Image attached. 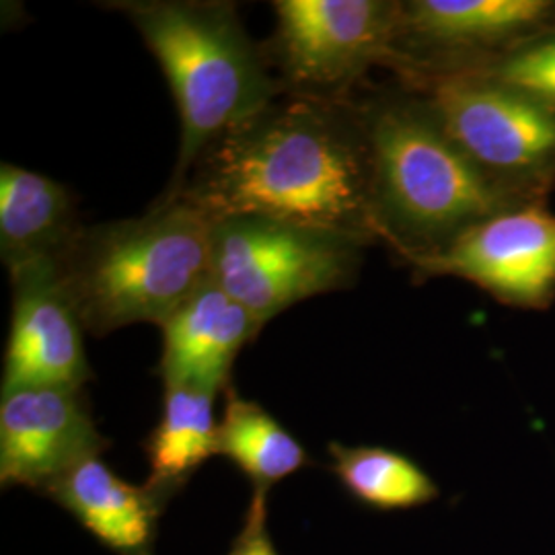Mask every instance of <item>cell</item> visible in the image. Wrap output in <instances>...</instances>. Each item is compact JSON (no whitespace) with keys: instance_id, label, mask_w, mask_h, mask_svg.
<instances>
[{"instance_id":"6da1fadb","label":"cell","mask_w":555,"mask_h":555,"mask_svg":"<svg viewBox=\"0 0 555 555\" xmlns=\"http://www.w3.org/2000/svg\"><path fill=\"white\" fill-rule=\"evenodd\" d=\"M212 219L258 217L378 241L373 165L352 100L282 93L199 155L178 192Z\"/></svg>"},{"instance_id":"30bf717a","label":"cell","mask_w":555,"mask_h":555,"mask_svg":"<svg viewBox=\"0 0 555 555\" xmlns=\"http://www.w3.org/2000/svg\"><path fill=\"white\" fill-rule=\"evenodd\" d=\"M552 0H412L401 2V62L440 64L494 59L552 31Z\"/></svg>"},{"instance_id":"d6986e66","label":"cell","mask_w":555,"mask_h":555,"mask_svg":"<svg viewBox=\"0 0 555 555\" xmlns=\"http://www.w3.org/2000/svg\"><path fill=\"white\" fill-rule=\"evenodd\" d=\"M263 502H266V494L256 492L245 531L238 537L237 547L231 552V555H278L270 537L266 533Z\"/></svg>"},{"instance_id":"5b68a950","label":"cell","mask_w":555,"mask_h":555,"mask_svg":"<svg viewBox=\"0 0 555 555\" xmlns=\"http://www.w3.org/2000/svg\"><path fill=\"white\" fill-rule=\"evenodd\" d=\"M399 75L486 176L520 198L545 199L555 185V107L472 62L414 64Z\"/></svg>"},{"instance_id":"9c48e42d","label":"cell","mask_w":555,"mask_h":555,"mask_svg":"<svg viewBox=\"0 0 555 555\" xmlns=\"http://www.w3.org/2000/svg\"><path fill=\"white\" fill-rule=\"evenodd\" d=\"M13 291L11 332L2 393L34 387L80 389L91 378L82 323L60 284L54 261L9 274Z\"/></svg>"},{"instance_id":"2e32d148","label":"cell","mask_w":555,"mask_h":555,"mask_svg":"<svg viewBox=\"0 0 555 555\" xmlns=\"http://www.w3.org/2000/svg\"><path fill=\"white\" fill-rule=\"evenodd\" d=\"M217 455L231 459L261 494L307 463V451L297 438L259 403L243 399L233 389L227 393L224 416L217 430Z\"/></svg>"},{"instance_id":"e0dca14e","label":"cell","mask_w":555,"mask_h":555,"mask_svg":"<svg viewBox=\"0 0 555 555\" xmlns=\"http://www.w3.org/2000/svg\"><path fill=\"white\" fill-rule=\"evenodd\" d=\"M334 472L360 502L380 511H405L433 502L438 486L412 459L383 447L330 444Z\"/></svg>"},{"instance_id":"ac0fdd59","label":"cell","mask_w":555,"mask_h":555,"mask_svg":"<svg viewBox=\"0 0 555 555\" xmlns=\"http://www.w3.org/2000/svg\"><path fill=\"white\" fill-rule=\"evenodd\" d=\"M494 79L555 107V31L488 60H465Z\"/></svg>"},{"instance_id":"ba28073f","label":"cell","mask_w":555,"mask_h":555,"mask_svg":"<svg viewBox=\"0 0 555 555\" xmlns=\"http://www.w3.org/2000/svg\"><path fill=\"white\" fill-rule=\"evenodd\" d=\"M410 266L420 278H461L506 307L543 311L555 300V215L545 199L516 206Z\"/></svg>"},{"instance_id":"9a60e30c","label":"cell","mask_w":555,"mask_h":555,"mask_svg":"<svg viewBox=\"0 0 555 555\" xmlns=\"http://www.w3.org/2000/svg\"><path fill=\"white\" fill-rule=\"evenodd\" d=\"M215 397L190 385H165L163 416L146 442L151 463L146 490L155 496L217 455Z\"/></svg>"},{"instance_id":"5bb4252c","label":"cell","mask_w":555,"mask_h":555,"mask_svg":"<svg viewBox=\"0 0 555 555\" xmlns=\"http://www.w3.org/2000/svg\"><path fill=\"white\" fill-rule=\"evenodd\" d=\"M48 492L107 547L149 555L157 496L119 479L100 456L82 461Z\"/></svg>"},{"instance_id":"3957f363","label":"cell","mask_w":555,"mask_h":555,"mask_svg":"<svg viewBox=\"0 0 555 555\" xmlns=\"http://www.w3.org/2000/svg\"><path fill=\"white\" fill-rule=\"evenodd\" d=\"M212 227L179 196H160L139 219L80 227L54 266L85 332L160 325L212 278Z\"/></svg>"},{"instance_id":"8992f818","label":"cell","mask_w":555,"mask_h":555,"mask_svg":"<svg viewBox=\"0 0 555 555\" xmlns=\"http://www.w3.org/2000/svg\"><path fill=\"white\" fill-rule=\"evenodd\" d=\"M366 245L278 220L215 219L212 278L266 325L305 298L348 288Z\"/></svg>"},{"instance_id":"7c38bea8","label":"cell","mask_w":555,"mask_h":555,"mask_svg":"<svg viewBox=\"0 0 555 555\" xmlns=\"http://www.w3.org/2000/svg\"><path fill=\"white\" fill-rule=\"evenodd\" d=\"M263 325L215 278L160 323L165 385H190L210 393L229 387L233 362Z\"/></svg>"},{"instance_id":"52a82bcc","label":"cell","mask_w":555,"mask_h":555,"mask_svg":"<svg viewBox=\"0 0 555 555\" xmlns=\"http://www.w3.org/2000/svg\"><path fill=\"white\" fill-rule=\"evenodd\" d=\"M270 64L286 93L348 100L373 66L401 62V2L276 0Z\"/></svg>"},{"instance_id":"8fae6325","label":"cell","mask_w":555,"mask_h":555,"mask_svg":"<svg viewBox=\"0 0 555 555\" xmlns=\"http://www.w3.org/2000/svg\"><path fill=\"white\" fill-rule=\"evenodd\" d=\"M105 449L80 389L34 387L2 393L0 479L50 490Z\"/></svg>"},{"instance_id":"277c9868","label":"cell","mask_w":555,"mask_h":555,"mask_svg":"<svg viewBox=\"0 0 555 555\" xmlns=\"http://www.w3.org/2000/svg\"><path fill=\"white\" fill-rule=\"evenodd\" d=\"M165 73L181 121L178 192L204 149L286 93L268 54L247 36L237 4L222 0H119Z\"/></svg>"},{"instance_id":"4fadbf2b","label":"cell","mask_w":555,"mask_h":555,"mask_svg":"<svg viewBox=\"0 0 555 555\" xmlns=\"http://www.w3.org/2000/svg\"><path fill=\"white\" fill-rule=\"evenodd\" d=\"M79 231L68 188L25 167L0 165V256L9 274L56 263Z\"/></svg>"},{"instance_id":"7a4b0ae2","label":"cell","mask_w":555,"mask_h":555,"mask_svg":"<svg viewBox=\"0 0 555 555\" xmlns=\"http://www.w3.org/2000/svg\"><path fill=\"white\" fill-rule=\"evenodd\" d=\"M358 107L371 149L378 241L408 263L435 256L483 220L531 204L486 176L414 93Z\"/></svg>"}]
</instances>
